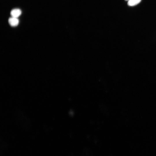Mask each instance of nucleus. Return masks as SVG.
<instances>
[{
  "label": "nucleus",
  "instance_id": "f03ea898",
  "mask_svg": "<svg viewBox=\"0 0 156 156\" xmlns=\"http://www.w3.org/2000/svg\"><path fill=\"white\" fill-rule=\"evenodd\" d=\"M21 14V10L19 9L16 8L12 10L10 12V15L12 17L17 18Z\"/></svg>",
  "mask_w": 156,
  "mask_h": 156
},
{
  "label": "nucleus",
  "instance_id": "7ed1b4c3",
  "mask_svg": "<svg viewBox=\"0 0 156 156\" xmlns=\"http://www.w3.org/2000/svg\"><path fill=\"white\" fill-rule=\"evenodd\" d=\"M141 0H129L127 4L129 6H133L139 3Z\"/></svg>",
  "mask_w": 156,
  "mask_h": 156
},
{
  "label": "nucleus",
  "instance_id": "f257e3e1",
  "mask_svg": "<svg viewBox=\"0 0 156 156\" xmlns=\"http://www.w3.org/2000/svg\"><path fill=\"white\" fill-rule=\"evenodd\" d=\"M19 20L18 18L11 17L8 19V23L9 24L13 27L17 26L19 23Z\"/></svg>",
  "mask_w": 156,
  "mask_h": 156
},
{
  "label": "nucleus",
  "instance_id": "20e7f679",
  "mask_svg": "<svg viewBox=\"0 0 156 156\" xmlns=\"http://www.w3.org/2000/svg\"><path fill=\"white\" fill-rule=\"evenodd\" d=\"M126 0V1H128H128H129V0Z\"/></svg>",
  "mask_w": 156,
  "mask_h": 156
}]
</instances>
